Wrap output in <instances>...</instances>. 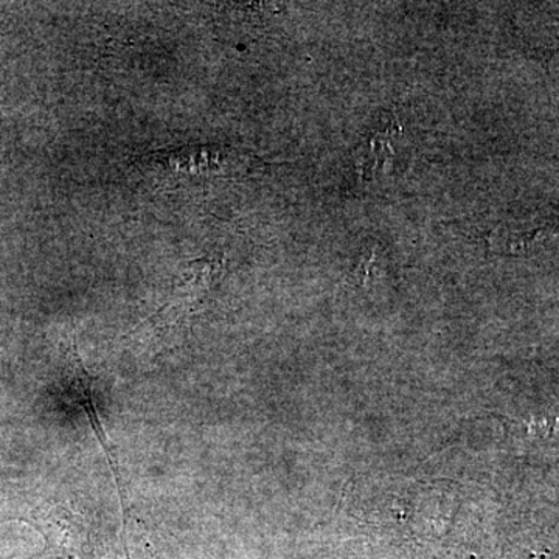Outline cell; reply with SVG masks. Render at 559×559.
<instances>
[{"label": "cell", "instance_id": "cell-1", "mask_svg": "<svg viewBox=\"0 0 559 559\" xmlns=\"http://www.w3.org/2000/svg\"><path fill=\"white\" fill-rule=\"evenodd\" d=\"M212 264L194 271V274L176 289L165 307L154 316L157 325L175 326L186 320V316L197 310L198 305L207 297L209 290L212 289Z\"/></svg>", "mask_w": 559, "mask_h": 559}, {"label": "cell", "instance_id": "cell-2", "mask_svg": "<svg viewBox=\"0 0 559 559\" xmlns=\"http://www.w3.org/2000/svg\"><path fill=\"white\" fill-rule=\"evenodd\" d=\"M72 381L73 385H75L76 393H79L81 404H83V409L86 412L87 419H90L92 432H94L95 439L98 440L103 451H105L106 459H108L110 471H112L114 484H116L117 488V495H119L120 506L121 509H123L124 499L120 487L119 468H117L116 457H114L112 451H110L106 430L103 428L100 411H98L97 403H95L94 382H92L87 370L84 369L83 360L80 359L75 348H73L72 355Z\"/></svg>", "mask_w": 559, "mask_h": 559}]
</instances>
